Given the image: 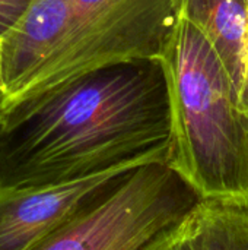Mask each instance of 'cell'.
Wrapping results in <instances>:
<instances>
[{
  "label": "cell",
  "mask_w": 248,
  "mask_h": 250,
  "mask_svg": "<svg viewBox=\"0 0 248 250\" xmlns=\"http://www.w3.org/2000/svg\"><path fill=\"white\" fill-rule=\"evenodd\" d=\"M0 190L168 161L171 111L158 60L99 69L1 113Z\"/></svg>",
  "instance_id": "1"
},
{
  "label": "cell",
  "mask_w": 248,
  "mask_h": 250,
  "mask_svg": "<svg viewBox=\"0 0 248 250\" xmlns=\"http://www.w3.org/2000/svg\"><path fill=\"white\" fill-rule=\"evenodd\" d=\"M156 60L170 97L168 166L200 201L248 208V113L218 53L178 15Z\"/></svg>",
  "instance_id": "2"
},
{
  "label": "cell",
  "mask_w": 248,
  "mask_h": 250,
  "mask_svg": "<svg viewBox=\"0 0 248 250\" xmlns=\"http://www.w3.org/2000/svg\"><path fill=\"white\" fill-rule=\"evenodd\" d=\"M199 202L168 163H151L129 173L29 250H139Z\"/></svg>",
  "instance_id": "3"
},
{
  "label": "cell",
  "mask_w": 248,
  "mask_h": 250,
  "mask_svg": "<svg viewBox=\"0 0 248 250\" xmlns=\"http://www.w3.org/2000/svg\"><path fill=\"white\" fill-rule=\"evenodd\" d=\"M151 163L168 161L143 158L73 180L0 190V250L34 248L129 173Z\"/></svg>",
  "instance_id": "4"
},
{
  "label": "cell",
  "mask_w": 248,
  "mask_h": 250,
  "mask_svg": "<svg viewBox=\"0 0 248 250\" xmlns=\"http://www.w3.org/2000/svg\"><path fill=\"white\" fill-rule=\"evenodd\" d=\"M178 15L212 44L231 79L235 98L244 72L248 0H175Z\"/></svg>",
  "instance_id": "5"
},
{
  "label": "cell",
  "mask_w": 248,
  "mask_h": 250,
  "mask_svg": "<svg viewBox=\"0 0 248 250\" xmlns=\"http://www.w3.org/2000/svg\"><path fill=\"white\" fill-rule=\"evenodd\" d=\"M190 217L196 250H248V208L200 201Z\"/></svg>",
  "instance_id": "6"
},
{
  "label": "cell",
  "mask_w": 248,
  "mask_h": 250,
  "mask_svg": "<svg viewBox=\"0 0 248 250\" xmlns=\"http://www.w3.org/2000/svg\"><path fill=\"white\" fill-rule=\"evenodd\" d=\"M191 211L177 224L158 233L139 250H196L191 237Z\"/></svg>",
  "instance_id": "7"
},
{
  "label": "cell",
  "mask_w": 248,
  "mask_h": 250,
  "mask_svg": "<svg viewBox=\"0 0 248 250\" xmlns=\"http://www.w3.org/2000/svg\"><path fill=\"white\" fill-rule=\"evenodd\" d=\"M32 0H0V38L23 16Z\"/></svg>",
  "instance_id": "8"
},
{
  "label": "cell",
  "mask_w": 248,
  "mask_h": 250,
  "mask_svg": "<svg viewBox=\"0 0 248 250\" xmlns=\"http://www.w3.org/2000/svg\"><path fill=\"white\" fill-rule=\"evenodd\" d=\"M237 104L243 111L248 113V59L244 63L243 79H241V85L237 94Z\"/></svg>",
  "instance_id": "9"
},
{
  "label": "cell",
  "mask_w": 248,
  "mask_h": 250,
  "mask_svg": "<svg viewBox=\"0 0 248 250\" xmlns=\"http://www.w3.org/2000/svg\"><path fill=\"white\" fill-rule=\"evenodd\" d=\"M0 45H1V38H0ZM3 94V75H1V60H0V95Z\"/></svg>",
  "instance_id": "10"
},
{
  "label": "cell",
  "mask_w": 248,
  "mask_h": 250,
  "mask_svg": "<svg viewBox=\"0 0 248 250\" xmlns=\"http://www.w3.org/2000/svg\"><path fill=\"white\" fill-rule=\"evenodd\" d=\"M1 119H3V117H1V113H0V123H1Z\"/></svg>",
  "instance_id": "11"
}]
</instances>
